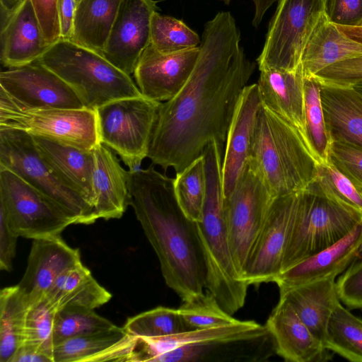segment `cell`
<instances>
[{
  "instance_id": "52a82bcc",
  "label": "cell",
  "mask_w": 362,
  "mask_h": 362,
  "mask_svg": "<svg viewBox=\"0 0 362 362\" xmlns=\"http://www.w3.org/2000/svg\"><path fill=\"white\" fill-rule=\"evenodd\" d=\"M0 166L57 203L76 218V224L89 225L98 220L93 207L43 158L30 134L0 127Z\"/></svg>"
},
{
  "instance_id": "8992f818",
  "label": "cell",
  "mask_w": 362,
  "mask_h": 362,
  "mask_svg": "<svg viewBox=\"0 0 362 362\" xmlns=\"http://www.w3.org/2000/svg\"><path fill=\"white\" fill-rule=\"evenodd\" d=\"M361 221L360 211L323 190L314 180L301 192L281 272L336 243Z\"/></svg>"
},
{
  "instance_id": "1f68e13d",
  "label": "cell",
  "mask_w": 362,
  "mask_h": 362,
  "mask_svg": "<svg viewBox=\"0 0 362 362\" xmlns=\"http://www.w3.org/2000/svg\"><path fill=\"white\" fill-rule=\"evenodd\" d=\"M29 304L18 287L0 292V362H11L24 342L25 317Z\"/></svg>"
},
{
  "instance_id": "ffe728a7",
  "label": "cell",
  "mask_w": 362,
  "mask_h": 362,
  "mask_svg": "<svg viewBox=\"0 0 362 362\" xmlns=\"http://www.w3.org/2000/svg\"><path fill=\"white\" fill-rule=\"evenodd\" d=\"M265 327L275 352L286 361L313 362L329 359V351L282 298L269 315Z\"/></svg>"
},
{
  "instance_id": "e0dca14e",
  "label": "cell",
  "mask_w": 362,
  "mask_h": 362,
  "mask_svg": "<svg viewBox=\"0 0 362 362\" xmlns=\"http://www.w3.org/2000/svg\"><path fill=\"white\" fill-rule=\"evenodd\" d=\"M261 99L257 83L247 85L238 100L227 132L221 165L223 197H228L248 167Z\"/></svg>"
},
{
  "instance_id": "9c48e42d",
  "label": "cell",
  "mask_w": 362,
  "mask_h": 362,
  "mask_svg": "<svg viewBox=\"0 0 362 362\" xmlns=\"http://www.w3.org/2000/svg\"><path fill=\"white\" fill-rule=\"evenodd\" d=\"M326 0H279L268 28L259 69L296 70L305 48L325 15Z\"/></svg>"
},
{
  "instance_id": "74e56055",
  "label": "cell",
  "mask_w": 362,
  "mask_h": 362,
  "mask_svg": "<svg viewBox=\"0 0 362 362\" xmlns=\"http://www.w3.org/2000/svg\"><path fill=\"white\" fill-rule=\"evenodd\" d=\"M57 310L46 298L29 304L25 324L24 342L49 356L53 362L54 332ZM22 346V345H21Z\"/></svg>"
},
{
  "instance_id": "d6986e66",
  "label": "cell",
  "mask_w": 362,
  "mask_h": 362,
  "mask_svg": "<svg viewBox=\"0 0 362 362\" xmlns=\"http://www.w3.org/2000/svg\"><path fill=\"white\" fill-rule=\"evenodd\" d=\"M80 252L60 235L33 240L25 273L16 285L28 304L45 298L57 278L81 263Z\"/></svg>"
},
{
  "instance_id": "ee69618b",
  "label": "cell",
  "mask_w": 362,
  "mask_h": 362,
  "mask_svg": "<svg viewBox=\"0 0 362 362\" xmlns=\"http://www.w3.org/2000/svg\"><path fill=\"white\" fill-rule=\"evenodd\" d=\"M341 303L349 309H362V259L354 261L337 281Z\"/></svg>"
},
{
  "instance_id": "277c9868",
  "label": "cell",
  "mask_w": 362,
  "mask_h": 362,
  "mask_svg": "<svg viewBox=\"0 0 362 362\" xmlns=\"http://www.w3.org/2000/svg\"><path fill=\"white\" fill-rule=\"evenodd\" d=\"M222 151L212 141L202 153L206 189L202 216L196 226L206 267V291L233 315L245 305L249 286L236 271L229 243L223 211Z\"/></svg>"
},
{
  "instance_id": "b9f144b4",
  "label": "cell",
  "mask_w": 362,
  "mask_h": 362,
  "mask_svg": "<svg viewBox=\"0 0 362 362\" xmlns=\"http://www.w3.org/2000/svg\"><path fill=\"white\" fill-rule=\"evenodd\" d=\"M329 160L362 190V148L332 138Z\"/></svg>"
},
{
  "instance_id": "60d3db41",
  "label": "cell",
  "mask_w": 362,
  "mask_h": 362,
  "mask_svg": "<svg viewBox=\"0 0 362 362\" xmlns=\"http://www.w3.org/2000/svg\"><path fill=\"white\" fill-rule=\"evenodd\" d=\"M315 180L323 190L362 214L360 190L329 160L319 165Z\"/></svg>"
},
{
  "instance_id": "ba28073f",
  "label": "cell",
  "mask_w": 362,
  "mask_h": 362,
  "mask_svg": "<svg viewBox=\"0 0 362 362\" xmlns=\"http://www.w3.org/2000/svg\"><path fill=\"white\" fill-rule=\"evenodd\" d=\"M161 102L144 95L117 99L95 110L100 141L129 170L148 157Z\"/></svg>"
},
{
  "instance_id": "7dc6e473",
  "label": "cell",
  "mask_w": 362,
  "mask_h": 362,
  "mask_svg": "<svg viewBox=\"0 0 362 362\" xmlns=\"http://www.w3.org/2000/svg\"><path fill=\"white\" fill-rule=\"evenodd\" d=\"M18 236L13 231L4 211L0 208V269L11 272Z\"/></svg>"
},
{
  "instance_id": "11a10c76",
  "label": "cell",
  "mask_w": 362,
  "mask_h": 362,
  "mask_svg": "<svg viewBox=\"0 0 362 362\" xmlns=\"http://www.w3.org/2000/svg\"><path fill=\"white\" fill-rule=\"evenodd\" d=\"M354 87L362 91V84L355 86Z\"/></svg>"
},
{
  "instance_id": "f6af8a7d",
  "label": "cell",
  "mask_w": 362,
  "mask_h": 362,
  "mask_svg": "<svg viewBox=\"0 0 362 362\" xmlns=\"http://www.w3.org/2000/svg\"><path fill=\"white\" fill-rule=\"evenodd\" d=\"M329 21L344 26H362V0H326Z\"/></svg>"
},
{
  "instance_id": "f1b7e54d",
  "label": "cell",
  "mask_w": 362,
  "mask_h": 362,
  "mask_svg": "<svg viewBox=\"0 0 362 362\" xmlns=\"http://www.w3.org/2000/svg\"><path fill=\"white\" fill-rule=\"evenodd\" d=\"M45 298L58 312L65 309L95 310L107 303L112 295L81 262L62 273Z\"/></svg>"
},
{
  "instance_id": "83f0119b",
  "label": "cell",
  "mask_w": 362,
  "mask_h": 362,
  "mask_svg": "<svg viewBox=\"0 0 362 362\" xmlns=\"http://www.w3.org/2000/svg\"><path fill=\"white\" fill-rule=\"evenodd\" d=\"M131 336L123 327L114 328L72 337L57 344L53 362L122 361L126 357Z\"/></svg>"
},
{
  "instance_id": "ac0fdd59",
  "label": "cell",
  "mask_w": 362,
  "mask_h": 362,
  "mask_svg": "<svg viewBox=\"0 0 362 362\" xmlns=\"http://www.w3.org/2000/svg\"><path fill=\"white\" fill-rule=\"evenodd\" d=\"M269 334L265 325L252 320H238L227 325L189 329L168 336L136 337L128 361L154 362L160 355L180 346L202 343L248 341Z\"/></svg>"
},
{
  "instance_id": "8fae6325",
  "label": "cell",
  "mask_w": 362,
  "mask_h": 362,
  "mask_svg": "<svg viewBox=\"0 0 362 362\" xmlns=\"http://www.w3.org/2000/svg\"><path fill=\"white\" fill-rule=\"evenodd\" d=\"M0 208L18 236L38 239L60 235L76 220L57 203L10 170L0 166Z\"/></svg>"
},
{
  "instance_id": "4fadbf2b",
  "label": "cell",
  "mask_w": 362,
  "mask_h": 362,
  "mask_svg": "<svg viewBox=\"0 0 362 362\" xmlns=\"http://www.w3.org/2000/svg\"><path fill=\"white\" fill-rule=\"evenodd\" d=\"M302 191L273 199L243 275L248 286L274 282L281 273Z\"/></svg>"
},
{
  "instance_id": "603a6c76",
  "label": "cell",
  "mask_w": 362,
  "mask_h": 362,
  "mask_svg": "<svg viewBox=\"0 0 362 362\" xmlns=\"http://www.w3.org/2000/svg\"><path fill=\"white\" fill-rule=\"evenodd\" d=\"M259 71L257 86L261 103L305 136L302 65L292 71L273 68Z\"/></svg>"
},
{
  "instance_id": "8d00e7d4",
  "label": "cell",
  "mask_w": 362,
  "mask_h": 362,
  "mask_svg": "<svg viewBox=\"0 0 362 362\" xmlns=\"http://www.w3.org/2000/svg\"><path fill=\"white\" fill-rule=\"evenodd\" d=\"M124 331L134 337H159L189 330L175 308L158 306L127 319Z\"/></svg>"
},
{
  "instance_id": "5b68a950",
  "label": "cell",
  "mask_w": 362,
  "mask_h": 362,
  "mask_svg": "<svg viewBox=\"0 0 362 362\" xmlns=\"http://www.w3.org/2000/svg\"><path fill=\"white\" fill-rule=\"evenodd\" d=\"M38 61L62 78L88 109L95 110L112 100L143 95L130 75L100 54L71 40L55 42Z\"/></svg>"
},
{
  "instance_id": "9f6ffc18",
  "label": "cell",
  "mask_w": 362,
  "mask_h": 362,
  "mask_svg": "<svg viewBox=\"0 0 362 362\" xmlns=\"http://www.w3.org/2000/svg\"><path fill=\"white\" fill-rule=\"evenodd\" d=\"M80 1V0H76V4L78 3V1Z\"/></svg>"
},
{
  "instance_id": "e575fe53",
  "label": "cell",
  "mask_w": 362,
  "mask_h": 362,
  "mask_svg": "<svg viewBox=\"0 0 362 362\" xmlns=\"http://www.w3.org/2000/svg\"><path fill=\"white\" fill-rule=\"evenodd\" d=\"M173 186L182 212L192 221L199 222L202 216L206 189L204 156H200L177 173Z\"/></svg>"
},
{
  "instance_id": "4316f807",
  "label": "cell",
  "mask_w": 362,
  "mask_h": 362,
  "mask_svg": "<svg viewBox=\"0 0 362 362\" xmlns=\"http://www.w3.org/2000/svg\"><path fill=\"white\" fill-rule=\"evenodd\" d=\"M32 136L43 158L94 209L93 150L86 151L45 137Z\"/></svg>"
},
{
  "instance_id": "44dd1931",
  "label": "cell",
  "mask_w": 362,
  "mask_h": 362,
  "mask_svg": "<svg viewBox=\"0 0 362 362\" xmlns=\"http://www.w3.org/2000/svg\"><path fill=\"white\" fill-rule=\"evenodd\" d=\"M361 241L362 221L336 243L281 272L274 282L279 289L336 279L354 261Z\"/></svg>"
},
{
  "instance_id": "484cf974",
  "label": "cell",
  "mask_w": 362,
  "mask_h": 362,
  "mask_svg": "<svg viewBox=\"0 0 362 362\" xmlns=\"http://www.w3.org/2000/svg\"><path fill=\"white\" fill-rule=\"evenodd\" d=\"M320 83L322 107L332 138L362 148V91L354 86Z\"/></svg>"
},
{
  "instance_id": "816d5d0a",
  "label": "cell",
  "mask_w": 362,
  "mask_h": 362,
  "mask_svg": "<svg viewBox=\"0 0 362 362\" xmlns=\"http://www.w3.org/2000/svg\"><path fill=\"white\" fill-rule=\"evenodd\" d=\"M25 0H0L1 21L11 16Z\"/></svg>"
},
{
  "instance_id": "f5cc1de1",
  "label": "cell",
  "mask_w": 362,
  "mask_h": 362,
  "mask_svg": "<svg viewBox=\"0 0 362 362\" xmlns=\"http://www.w3.org/2000/svg\"><path fill=\"white\" fill-rule=\"evenodd\" d=\"M338 28L351 39L362 43V26L338 25Z\"/></svg>"
},
{
  "instance_id": "30bf717a",
  "label": "cell",
  "mask_w": 362,
  "mask_h": 362,
  "mask_svg": "<svg viewBox=\"0 0 362 362\" xmlns=\"http://www.w3.org/2000/svg\"><path fill=\"white\" fill-rule=\"evenodd\" d=\"M0 127L21 129L86 151H93L100 142L95 110L28 109L1 91Z\"/></svg>"
},
{
  "instance_id": "f546056e",
  "label": "cell",
  "mask_w": 362,
  "mask_h": 362,
  "mask_svg": "<svg viewBox=\"0 0 362 362\" xmlns=\"http://www.w3.org/2000/svg\"><path fill=\"white\" fill-rule=\"evenodd\" d=\"M362 56V43L342 33L326 14L310 37L302 56L305 75L314 76L344 60Z\"/></svg>"
},
{
  "instance_id": "d6a6232c",
  "label": "cell",
  "mask_w": 362,
  "mask_h": 362,
  "mask_svg": "<svg viewBox=\"0 0 362 362\" xmlns=\"http://www.w3.org/2000/svg\"><path fill=\"white\" fill-rule=\"evenodd\" d=\"M324 346L352 362H362V319L338 304L328 322Z\"/></svg>"
},
{
  "instance_id": "7a4b0ae2",
  "label": "cell",
  "mask_w": 362,
  "mask_h": 362,
  "mask_svg": "<svg viewBox=\"0 0 362 362\" xmlns=\"http://www.w3.org/2000/svg\"><path fill=\"white\" fill-rule=\"evenodd\" d=\"M173 182L152 165L129 170V205L158 257L166 285L185 301L204 292L206 267L196 223L181 210Z\"/></svg>"
},
{
  "instance_id": "7bdbcfd3",
  "label": "cell",
  "mask_w": 362,
  "mask_h": 362,
  "mask_svg": "<svg viewBox=\"0 0 362 362\" xmlns=\"http://www.w3.org/2000/svg\"><path fill=\"white\" fill-rule=\"evenodd\" d=\"M321 83L342 86L362 84V56L333 64L314 75Z\"/></svg>"
},
{
  "instance_id": "2e32d148",
  "label": "cell",
  "mask_w": 362,
  "mask_h": 362,
  "mask_svg": "<svg viewBox=\"0 0 362 362\" xmlns=\"http://www.w3.org/2000/svg\"><path fill=\"white\" fill-rule=\"evenodd\" d=\"M199 54V46L182 52L164 53L150 43L134 71L142 95L161 103L175 97L192 74Z\"/></svg>"
},
{
  "instance_id": "681fc988",
  "label": "cell",
  "mask_w": 362,
  "mask_h": 362,
  "mask_svg": "<svg viewBox=\"0 0 362 362\" xmlns=\"http://www.w3.org/2000/svg\"><path fill=\"white\" fill-rule=\"evenodd\" d=\"M11 362H52V360L36 349L23 344L16 351Z\"/></svg>"
},
{
  "instance_id": "5bb4252c",
  "label": "cell",
  "mask_w": 362,
  "mask_h": 362,
  "mask_svg": "<svg viewBox=\"0 0 362 362\" xmlns=\"http://www.w3.org/2000/svg\"><path fill=\"white\" fill-rule=\"evenodd\" d=\"M0 91L28 109L86 107L76 92L38 59L1 71Z\"/></svg>"
},
{
  "instance_id": "6da1fadb",
  "label": "cell",
  "mask_w": 362,
  "mask_h": 362,
  "mask_svg": "<svg viewBox=\"0 0 362 362\" xmlns=\"http://www.w3.org/2000/svg\"><path fill=\"white\" fill-rule=\"evenodd\" d=\"M255 69L240 45L230 12H218L204 25L199 54L186 83L161 103L148 158L180 173L211 141L223 148L238 100Z\"/></svg>"
},
{
  "instance_id": "c3c4849f",
  "label": "cell",
  "mask_w": 362,
  "mask_h": 362,
  "mask_svg": "<svg viewBox=\"0 0 362 362\" xmlns=\"http://www.w3.org/2000/svg\"><path fill=\"white\" fill-rule=\"evenodd\" d=\"M76 8V0H57L61 40L71 38Z\"/></svg>"
},
{
  "instance_id": "9a60e30c",
  "label": "cell",
  "mask_w": 362,
  "mask_h": 362,
  "mask_svg": "<svg viewBox=\"0 0 362 362\" xmlns=\"http://www.w3.org/2000/svg\"><path fill=\"white\" fill-rule=\"evenodd\" d=\"M157 11L155 0H122L101 55L127 74H134L151 43V18Z\"/></svg>"
},
{
  "instance_id": "7402d4cb",
  "label": "cell",
  "mask_w": 362,
  "mask_h": 362,
  "mask_svg": "<svg viewBox=\"0 0 362 362\" xmlns=\"http://www.w3.org/2000/svg\"><path fill=\"white\" fill-rule=\"evenodd\" d=\"M30 0L1 21V62L8 68L37 60L49 49Z\"/></svg>"
},
{
  "instance_id": "db71d44e",
  "label": "cell",
  "mask_w": 362,
  "mask_h": 362,
  "mask_svg": "<svg viewBox=\"0 0 362 362\" xmlns=\"http://www.w3.org/2000/svg\"><path fill=\"white\" fill-rule=\"evenodd\" d=\"M361 259H362V241L357 250V252H356V258H355L354 261L358 260Z\"/></svg>"
},
{
  "instance_id": "f907efd6",
  "label": "cell",
  "mask_w": 362,
  "mask_h": 362,
  "mask_svg": "<svg viewBox=\"0 0 362 362\" xmlns=\"http://www.w3.org/2000/svg\"><path fill=\"white\" fill-rule=\"evenodd\" d=\"M226 4H229L231 0H220ZM255 5V14L252 23L255 28H257L267 11L279 0H252Z\"/></svg>"
},
{
  "instance_id": "d4e9b609",
  "label": "cell",
  "mask_w": 362,
  "mask_h": 362,
  "mask_svg": "<svg viewBox=\"0 0 362 362\" xmlns=\"http://www.w3.org/2000/svg\"><path fill=\"white\" fill-rule=\"evenodd\" d=\"M298 317L322 344L329 319L341 303L335 278L279 288Z\"/></svg>"
},
{
  "instance_id": "cb8c5ba5",
  "label": "cell",
  "mask_w": 362,
  "mask_h": 362,
  "mask_svg": "<svg viewBox=\"0 0 362 362\" xmlns=\"http://www.w3.org/2000/svg\"><path fill=\"white\" fill-rule=\"evenodd\" d=\"M93 190L94 210L98 219L119 218L129 205V170L100 142L93 149Z\"/></svg>"
},
{
  "instance_id": "6f0895ef",
  "label": "cell",
  "mask_w": 362,
  "mask_h": 362,
  "mask_svg": "<svg viewBox=\"0 0 362 362\" xmlns=\"http://www.w3.org/2000/svg\"><path fill=\"white\" fill-rule=\"evenodd\" d=\"M360 192H361V197H362V190H360Z\"/></svg>"
},
{
  "instance_id": "836d02e7",
  "label": "cell",
  "mask_w": 362,
  "mask_h": 362,
  "mask_svg": "<svg viewBox=\"0 0 362 362\" xmlns=\"http://www.w3.org/2000/svg\"><path fill=\"white\" fill-rule=\"evenodd\" d=\"M305 136L313 151L324 163L329 160L332 136L321 100V83L314 76L304 74Z\"/></svg>"
},
{
  "instance_id": "d590c367",
  "label": "cell",
  "mask_w": 362,
  "mask_h": 362,
  "mask_svg": "<svg viewBox=\"0 0 362 362\" xmlns=\"http://www.w3.org/2000/svg\"><path fill=\"white\" fill-rule=\"evenodd\" d=\"M197 33L182 21L155 12L151 18V44L159 52L173 53L199 46Z\"/></svg>"
},
{
  "instance_id": "7c38bea8",
  "label": "cell",
  "mask_w": 362,
  "mask_h": 362,
  "mask_svg": "<svg viewBox=\"0 0 362 362\" xmlns=\"http://www.w3.org/2000/svg\"><path fill=\"white\" fill-rule=\"evenodd\" d=\"M274 199L259 176L249 167L233 191L223 199L232 257L242 279Z\"/></svg>"
},
{
  "instance_id": "3957f363",
  "label": "cell",
  "mask_w": 362,
  "mask_h": 362,
  "mask_svg": "<svg viewBox=\"0 0 362 362\" xmlns=\"http://www.w3.org/2000/svg\"><path fill=\"white\" fill-rule=\"evenodd\" d=\"M320 164L306 136L261 103L248 167L272 197L306 189L315 180Z\"/></svg>"
},
{
  "instance_id": "bcb514c9",
  "label": "cell",
  "mask_w": 362,
  "mask_h": 362,
  "mask_svg": "<svg viewBox=\"0 0 362 362\" xmlns=\"http://www.w3.org/2000/svg\"><path fill=\"white\" fill-rule=\"evenodd\" d=\"M49 45L61 40L57 0H30Z\"/></svg>"
},
{
  "instance_id": "ab89813d",
  "label": "cell",
  "mask_w": 362,
  "mask_h": 362,
  "mask_svg": "<svg viewBox=\"0 0 362 362\" xmlns=\"http://www.w3.org/2000/svg\"><path fill=\"white\" fill-rule=\"evenodd\" d=\"M113 322L94 310L65 309L57 312L54 325V347L68 339L115 327Z\"/></svg>"
},
{
  "instance_id": "f35d334b",
  "label": "cell",
  "mask_w": 362,
  "mask_h": 362,
  "mask_svg": "<svg viewBox=\"0 0 362 362\" xmlns=\"http://www.w3.org/2000/svg\"><path fill=\"white\" fill-rule=\"evenodd\" d=\"M177 310L189 329L219 327L238 321L207 291L182 301Z\"/></svg>"
},
{
  "instance_id": "4dcf8cb0",
  "label": "cell",
  "mask_w": 362,
  "mask_h": 362,
  "mask_svg": "<svg viewBox=\"0 0 362 362\" xmlns=\"http://www.w3.org/2000/svg\"><path fill=\"white\" fill-rule=\"evenodd\" d=\"M122 0H80L71 41L101 54Z\"/></svg>"
}]
</instances>
